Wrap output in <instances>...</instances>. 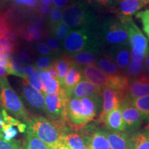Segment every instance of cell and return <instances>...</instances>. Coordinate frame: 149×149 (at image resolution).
<instances>
[{
	"mask_svg": "<svg viewBox=\"0 0 149 149\" xmlns=\"http://www.w3.org/2000/svg\"><path fill=\"white\" fill-rule=\"evenodd\" d=\"M64 54L72 56L80 52L103 54L106 46L102 42L100 29H72L62 42Z\"/></svg>",
	"mask_w": 149,
	"mask_h": 149,
	"instance_id": "cell-1",
	"label": "cell"
},
{
	"mask_svg": "<svg viewBox=\"0 0 149 149\" xmlns=\"http://www.w3.org/2000/svg\"><path fill=\"white\" fill-rule=\"evenodd\" d=\"M66 124L42 116L33 117L26 122V130L49 146L60 148L64 145V135L68 131Z\"/></svg>",
	"mask_w": 149,
	"mask_h": 149,
	"instance_id": "cell-2",
	"label": "cell"
},
{
	"mask_svg": "<svg viewBox=\"0 0 149 149\" xmlns=\"http://www.w3.org/2000/svg\"><path fill=\"white\" fill-rule=\"evenodd\" d=\"M63 22L70 29H100L101 21L88 1L79 0L63 10Z\"/></svg>",
	"mask_w": 149,
	"mask_h": 149,
	"instance_id": "cell-3",
	"label": "cell"
},
{
	"mask_svg": "<svg viewBox=\"0 0 149 149\" xmlns=\"http://www.w3.org/2000/svg\"><path fill=\"white\" fill-rule=\"evenodd\" d=\"M0 102L3 109L19 120L27 122L31 118L21 98L9 84L6 77L0 79Z\"/></svg>",
	"mask_w": 149,
	"mask_h": 149,
	"instance_id": "cell-4",
	"label": "cell"
},
{
	"mask_svg": "<svg viewBox=\"0 0 149 149\" xmlns=\"http://www.w3.org/2000/svg\"><path fill=\"white\" fill-rule=\"evenodd\" d=\"M120 20L127 32L132 60L144 61L149 54L148 39L144 36L132 18L121 19Z\"/></svg>",
	"mask_w": 149,
	"mask_h": 149,
	"instance_id": "cell-5",
	"label": "cell"
},
{
	"mask_svg": "<svg viewBox=\"0 0 149 149\" xmlns=\"http://www.w3.org/2000/svg\"><path fill=\"white\" fill-rule=\"evenodd\" d=\"M100 34L106 47L129 44L126 29L119 19L113 17L107 16L102 20Z\"/></svg>",
	"mask_w": 149,
	"mask_h": 149,
	"instance_id": "cell-6",
	"label": "cell"
},
{
	"mask_svg": "<svg viewBox=\"0 0 149 149\" xmlns=\"http://www.w3.org/2000/svg\"><path fill=\"white\" fill-rule=\"evenodd\" d=\"M46 19L38 15L37 17L24 22L15 29L19 38L28 43H35L45 39L49 31L45 29Z\"/></svg>",
	"mask_w": 149,
	"mask_h": 149,
	"instance_id": "cell-7",
	"label": "cell"
},
{
	"mask_svg": "<svg viewBox=\"0 0 149 149\" xmlns=\"http://www.w3.org/2000/svg\"><path fill=\"white\" fill-rule=\"evenodd\" d=\"M46 104L45 114L50 120L58 122L67 123L66 105L68 99L64 88L60 93L55 94H44Z\"/></svg>",
	"mask_w": 149,
	"mask_h": 149,
	"instance_id": "cell-8",
	"label": "cell"
},
{
	"mask_svg": "<svg viewBox=\"0 0 149 149\" xmlns=\"http://www.w3.org/2000/svg\"><path fill=\"white\" fill-rule=\"evenodd\" d=\"M123 119L126 124V130L128 133L137 132L143 122L142 115L128 99H125L120 106Z\"/></svg>",
	"mask_w": 149,
	"mask_h": 149,
	"instance_id": "cell-9",
	"label": "cell"
},
{
	"mask_svg": "<svg viewBox=\"0 0 149 149\" xmlns=\"http://www.w3.org/2000/svg\"><path fill=\"white\" fill-rule=\"evenodd\" d=\"M66 116L67 123L76 129L88 124L84 115L81 100L79 98L69 97L66 102Z\"/></svg>",
	"mask_w": 149,
	"mask_h": 149,
	"instance_id": "cell-10",
	"label": "cell"
},
{
	"mask_svg": "<svg viewBox=\"0 0 149 149\" xmlns=\"http://www.w3.org/2000/svg\"><path fill=\"white\" fill-rule=\"evenodd\" d=\"M21 94L28 105L34 111L38 113H45L46 104L44 95L28 82L26 79L22 81Z\"/></svg>",
	"mask_w": 149,
	"mask_h": 149,
	"instance_id": "cell-11",
	"label": "cell"
},
{
	"mask_svg": "<svg viewBox=\"0 0 149 149\" xmlns=\"http://www.w3.org/2000/svg\"><path fill=\"white\" fill-rule=\"evenodd\" d=\"M124 100L122 95L118 91L109 88L102 89V107L98 122L104 123L107 115L113 110L120 108Z\"/></svg>",
	"mask_w": 149,
	"mask_h": 149,
	"instance_id": "cell-12",
	"label": "cell"
},
{
	"mask_svg": "<svg viewBox=\"0 0 149 149\" xmlns=\"http://www.w3.org/2000/svg\"><path fill=\"white\" fill-rule=\"evenodd\" d=\"M131 51L129 44L107 46L103 55L113 61L123 72L129 64L131 57Z\"/></svg>",
	"mask_w": 149,
	"mask_h": 149,
	"instance_id": "cell-13",
	"label": "cell"
},
{
	"mask_svg": "<svg viewBox=\"0 0 149 149\" xmlns=\"http://www.w3.org/2000/svg\"><path fill=\"white\" fill-rule=\"evenodd\" d=\"M146 3L143 0H117L110 11L116 14L119 19L132 18Z\"/></svg>",
	"mask_w": 149,
	"mask_h": 149,
	"instance_id": "cell-14",
	"label": "cell"
},
{
	"mask_svg": "<svg viewBox=\"0 0 149 149\" xmlns=\"http://www.w3.org/2000/svg\"><path fill=\"white\" fill-rule=\"evenodd\" d=\"M146 95H149V74L147 72L130 80L126 99L132 102Z\"/></svg>",
	"mask_w": 149,
	"mask_h": 149,
	"instance_id": "cell-15",
	"label": "cell"
},
{
	"mask_svg": "<svg viewBox=\"0 0 149 149\" xmlns=\"http://www.w3.org/2000/svg\"><path fill=\"white\" fill-rule=\"evenodd\" d=\"M39 77L42 81L43 91L44 94H55L60 93L62 90L58 79L57 77L55 70L53 66L49 70L40 71Z\"/></svg>",
	"mask_w": 149,
	"mask_h": 149,
	"instance_id": "cell-16",
	"label": "cell"
},
{
	"mask_svg": "<svg viewBox=\"0 0 149 149\" xmlns=\"http://www.w3.org/2000/svg\"><path fill=\"white\" fill-rule=\"evenodd\" d=\"M81 73L84 78L97 86L102 89L108 87L111 76L104 73L95 65L84 67L81 68Z\"/></svg>",
	"mask_w": 149,
	"mask_h": 149,
	"instance_id": "cell-17",
	"label": "cell"
},
{
	"mask_svg": "<svg viewBox=\"0 0 149 149\" xmlns=\"http://www.w3.org/2000/svg\"><path fill=\"white\" fill-rule=\"evenodd\" d=\"M102 94V88L93 84L85 78H82L72 91L70 97L81 99L101 95Z\"/></svg>",
	"mask_w": 149,
	"mask_h": 149,
	"instance_id": "cell-18",
	"label": "cell"
},
{
	"mask_svg": "<svg viewBox=\"0 0 149 149\" xmlns=\"http://www.w3.org/2000/svg\"><path fill=\"white\" fill-rule=\"evenodd\" d=\"M84 138L89 149H111L106 130L95 128Z\"/></svg>",
	"mask_w": 149,
	"mask_h": 149,
	"instance_id": "cell-19",
	"label": "cell"
},
{
	"mask_svg": "<svg viewBox=\"0 0 149 149\" xmlns=\"http://www.w3.org/2000/svg\"><path fill=\"white\" fill-rule=\"evenodd\" d=\"M83 112L87 122H90L95 117L102 107V94L101 95L81 98Z\"/></svg>",
	"mask_w": 149,
	"mask_h": 149,
	"instance_id": "cell-20",
	"label": "cell"
},
{
	"mask_svg": "<svg viewBox=\"0 0 149 149\" xmlns=\"http://www.w3.org/2000/svg\"><path fill=\"white\" fill-rule=\"evenodd\" d=\"M111 149H130L131 137L127 132L106 130Z\"/></svg>",
	"mask_w": 149,
	"mask_h": 149,
	"instance_id": "cell-21",
	"label": "cell"
},
{
	"mask_svg": "<svg viewBox=\"0 0 149 149\" xmlns=\"http://www.w3.org/2000/svg\"><path fill=\"white\" fill-rule=\"evenodd\" d=\"M104 124L109 131L123 132L126 130V124L123 119L120 107L112 111L106 117Z\"/></svg>",
	"mask_w": 149,
	"mask_h": 149,
	"instance_id": "cell-22",
	"label": "cell"
},
{
	"mask_svg": "<svg viewBox=\"0 0 149 149\" xmlns=\"http://www.w3.org/2000/svg\"><path fill=\"white\" fill-rule=\"evenodd\" d=\"M82 78L81 68L72 63L65 77L64 87H63L68 97H70V94L74 86L79 82Z\"/></svg>",
	"mask_w": 149,
	"mask_h": 149,
	"instance_id": "cell-23",
	"label": "cell"
},
{
	"mask_svg": "<svg viewBox=\"0 0 149 149\" xmlns=\"http://www.w3.org/2000/svg\"><path fill=\"white\" fill-rule=\"evenodd\" d=\"M72 64V62L70 57L66 54H64L61 57H57L54 61L53 66L55 70L57 77L62 88L64 87L65 77Z\"/></svg>",
	"mask_w": 149,
	"mask_h": 149,
	"instance_id": "cell-24",
	"label": "cell"
},
{
	"mask_svg": "<svg viewBox=\"0 0 149 149\" xmlns=\"http://www.w3.org/2000/svg\"><path fill=\"white\" fill-rule=\"evenodd\" d=\"M102 55L95 52H80L70 57L74 64L82 68L85 66L95 65L99 57Z\"/></svg>",
	"mask_w": 149,
	"mask_h": 149,
	"instance_id": "cell-25",
	"label": "cell"
},
{
	"mask_svg": "<svg viewBox=\"0 0 149 149\" xmlns=\"http://www.w3.org/2000/svg\"><path fill=\"white\" fill-rule=\"evenodd\" d=\"M131 148L149 149V126L143 129L137 130L130 135Z\"/></svg>",
	"mask_w": 149,
	"mask_h": 149,
	"instance_id": "cell-26",
	"label": "cell"
},
{
	"mask_svg": "<svg viewBox=\"0 0 149 149\" xmlns=\"http://www.w3.org/2000/svg\"><path fill=\"white\" fill-rule=\"evenodd\" d=\"M95 66H96L104 73L110 76L119 75L124 73L113 61H111L103 54L99 57Z\"/></svg>",
	"mask_w": 149,
	"mask_h": 149,
	"instance_id": "cell-27",
	"label": "cell"
},
{
	"mask_svg": "<svg viewBox=\"0 0 149 149\" xmlns=\"http://www.w3.org/2000/svg\"><path fill=\"white\" fill-rule=\"evenodd\" d=\"M64 145L68 149H88L82 136L75 133H67L64 135Z\"/></svg>",
	"mask_w": 149,
	"mask_h": 149,
	"instance_id": "cell-28",
	"label": "cell"
},
{
	"mask_svg": "<svg viewBox=\"0 0 149 149\" xmlns=\"http://www.w3.org/2000/svg\"><path fill=\"white\" fill-rule=\"evenodd\" d=\"M6 53L8 55L9 57V64L6 68L8 70V74H13V75L22 77L23 79H26V76L24 73V65L17 57L15 52L13 51Z\"/></svg>",
	"mask_w": 149,
	"mask_h": 149,
	"instance_id": "cell-29",
	"label": "cell"
},
{
	"mask_svg": "<svg viewBox=\"0 0 149 149\" xmlns=\"http://www.w3.org/2000/svg\"><path fill=\"white\" fill-rule=\"evenodd\" d=\"M51 146L33 135L27 131L26 133L24 142L21 146V149H50Z\"/></svg>",
	"mask_w": 149,
	"mask_h": 149,
	"instance_id": "cell-30",
	"label": "cell"
},
{
	"mask_svg": "<svg viewBox=\"0 0 149 149\" xmlns=\"http://www.w3.org/2000/svg\"><path fill=\"white\" fill-rule=\"evenodd\" d=\"M144 72H146L144 60L141 61L130 60L124 73L129 80H131Z\"/></svg>",
	"mask_w": 149,
	"mask_h": 149,
	"instance_id": "cell-31",
	"label": "cell"
},
{
	"mask_svg": "<svg viewBox=\"0 0 149 149\" xmlns=\"http://www.w3.org/2000/svg\"><path fill=\"white\" fill-rule=\"evenodd\" d=\"M131 103L140 112L143 120L146 121L149 126V95L135 99Z\"/></svg>",
	"mask_w": 149,
	"mask_h": 149,
	"instance_id": "cell-32",
	"label": "cell"
},
{
	"mask_svg": "<svg viewBox=\"0 0 149 149\" xmlns=\"http://www.w3.org/2000/svg\"><path fill=\"white\" fill-rule=\"evenodd\" d=\"M15 55L23 64L31 65L34 62V53L33 51L28 47H22L18 46L15 50Z\"/></svg>",
	"mask_w": 149,
	"mask_h": 149,
	"instance_id": "cell-33",
	"label": "cell"
},
{
	"mask_svg": "<svg viewBox=\"0 0 149 149\" xmlns=\"http://www.w3.org/2000/svg\"><path fill=\"white\" fill-rule=\"evenodd\" d=\"M70 32V27L64 22L61 21L57 25L49 30V34L58 40H61L66 37Z\"/></svg>",
	"mask_w": 149,
	"mask_h": 149,
	"instance_id": "cell-34",
	"label": "cell"
},
{
	"mask_svg": "<svg viewBox=\"0 0 149 149\" xmlns=\"http://www.w3.org/2000/svg\"><path fill=\"white\" fill-rule=\"evenodd\" d=\"M44 43L48 47L51 48V50L53 52L54 55L56 57H59L64 54V48L63 44L60 41L53 37V36L46 37L44 39Z\"/></svg>",
	"mask_w": 149,
	"mask_h": 149,
	"instance_id": "cell-35",
	"label": "cell"
},
{
	"mask_svg": "<svg viewBox=\"0 0 149 149\" xmlns=\"http://www.w3.org/2000/svg\"><path fill=\"white\" fill-rule=\"evenodd\" d=\"M61 21H63V10L53 6L51 14L48 16L46 23L48 31Z\"/></svg>",
	"mask_w": 149,
	"mask_h": 149,
	"instance_id": "cell-36",
	"label": "cell"
},
{
	"mask_svg": "<svg viewBox=\"0 0 149 149\" xmlns=\"http://www.w3.org/2000/svg\"><path fill=\"white\" fill-rule=\"evenodd\" d=\"M56 57L51 56H41L37 59L35 66L39 70H48L53 66Z\"/></svg>",
	"mask_w": 149,
	"mask_h": 149,
	"instance_id": "cell-37",
	"label": "cell"
},
{
	"mask_svg": "<svg viewBox=\"0 0 149 149\" xmlns=\"http://www.w3.org/2000/svg\"><path fill=\"white\" fill-rule=\"evenodd\" d=\"M18 128L16 126L3 123L2 127V134L6 140L10 141L14 139L18 134Z\"/></svg>",
	"mask_w": 149,
	"mask_h": 149,
	"instance_id": "cell-38",
	"label": "cell"
},
{
	"mask_svg": "<svg viewBox=\"0 0 149 149\" xmlns=\"http://www.w3.org/2000/svg\"><path fill=\"white\" fill-rule=\"evenodd\" d=\"M135 16L137 19H140L143 26V30L149 40V9L138 12Z\"/></svg>",
	"mask_w": 149,
	"mask_h": 149,
	"instance_id": "cell-39",
	"label": "cell"
},
{
	"mask_svg": "<svg viewBox=\"0 0 149 149\" xmlns=\"http://www.w3.org/2000/svg\"><path fill=\"white\" fill-rule=\"evenodd\" d=\"M21 143L19 141L13 139L7 141L3 138L2 133H0V149H21Z\"/></svg>",
	"mask_w": 149,
	"mask_h": 149,
	"instance_id": "cell-40",
	"label": "cell"
},
{
	"mask_svg": "<svg viewBox=\"0 0 149 149\" xmlns=\"http://www.w3.org/2000/svg\"><path fill=\"white\" fill-rule=\"evenodd\" d=\"M0 46L2 47L3 51L5 53H10V52H15L16 48L18 47L15 44L13 43L8 39L0 33Z\"/></svg>",
	"mask_w": 149,
	"mask_h": 149,
	"instance_id": "cell-41",
	"label": "cell"
},
{
	"mask_svg": "<svg viewBox=\"0 0 149 149\" xmlns=\"http://www.w3.org/2000/svg\"><path fill=\"white\" fill-rule=\"evenodd\" d=\"M39 74H40V72H37V73H35L30 76H28L26 78V79L27 80L28 82L32 86L33 88H35L36 90L40 91V92L44 94L42 84L40 79V77H39Z\"/></svg>",
	"mask_w": 149,
	"mask_h": 149,
	"instance_id": "cell-42",
	"label": "cell"
},
{
	"mask_svg": "<svg viewBox=\"0 0 149 149\" xmlns=\"http://www.w3.org/2000/svg\"><path fill=\"white\" fill-rule=\"evenodd\" d=\"M35 49L37 53L43 56H51V57H56L54 55L53 52L51 51V48L46 45L44 42H39L35 44ZM57 58V57H56Z\"/></svg>",
	"mask_w": 149,
	"mask_h": 149,
	"instance_id": "cell-43",
	"label": "cell"
},
{
	"mask_svg": "<svg viewBox=\"0 0 149 149\" xmlns=\"http://www.w3.org/2000/svg\"><path fill=\"white\" fill-rule=\"evenodd\" d=\"M91 4H94L97 7L103 8L111 9L114 6L117 0H88Z\"/></svg>",
	"mask_w": 149,
	"mask_h": 149,
	"instance_id": "cell-44",
	"label": "cell"
},
{
	"mask_svg": "<svg viewBox=\"0 0 149 149\" xmlns=\"http://www.w3.org/2000/svg\"><path fill=\"white\" fill-rule=\"evenodd\" d=\"M12 1L15 5L23 6L27 7L29 9H33V10L36 9L39 3H40V0H12Z\"/></svg>",
	"mask_w": 149,
	"mask_h": 149,
	"instance_id": "cell-45",
	"label": "cell"
},
{
	"mask_svg": "<svg viewBox=\"0 0 149 149\" xmlns=\"http://www.w3.org/2000/svg\"><path fill=\"white\" fill-rule=\"evenodd\" d=\"M52 8H53V6H47L40 3L38 6L35 9V11L40 16H42L45 19H48V16L51 14Z\"/></svg>",
	"mask_w": 149,
	"mask_h": 149,
	"instance_id": "cell-46",
	"label": "cell"
},
{
	"mask_svg": "<svg viewBox=\"0 0 149 149\" xmlns=\"http://www.w3.org/2000/svg\"><path fill=\"white\" fill-rule=\"evenodd\" d=\"M77 1H79V0H52V3H53V6L64 10Z\"/></svg>",
	"mask_w": 149,
	"mask_h": 149,
	"instance_id": "cell-47",
	"label": "cell"
},
{
	"mask_svg": "<svg viewBox=\"0 0 149 149\" xmlns=\"http://www.w3.org/2000/svg\"><path fill=\"white\" fill-rule=\"evenodd\" d=\"M24 73H25L26 76L28 77V76L31 75V74L37 73V72H40V71L35 67V65H26V66H24Z\"/></svg>",
	"mask_w": 149,
	"mask_h": 149,
	"instance_id": "cell-48",
	"label": "cell"
},
{
	"mask_svg": "<svg viewBox=\"0 0 149 149\" xmlns=\"http://www.w3.org/2000/svg\"><path fill=\"white\" fill-rule=\"evenodd\" d=\"M9 64V57L6 53L0 54V66L7 68Z\"/></svg>",
	"mask_w": 149,
	"mask_h": 149,
	"instance_id": "cell-49",
	"label": "cell"
},
{
	"mask_svg": "<svg viewBox=\"0 0 149 149\" xmlns=\"http://www.w3.org/2000/svg\"><path fill=\"white\" fill-rule=\"evenodd\" d=\"M7 74H8V72L6 68L5 67L0 66V79L6 77V76Z\"/></svg>",
	"mask_w": 149,
	"mask_h": 149,
	"instance_id": "cell-50",
	"label": "cell"
},
{
	"mask_svg": "<svg viewBox=\"0 0 149 149\" xmlns=\"http://www.w3.org/2000/svg\"><path fill=\"white\" fill-rule=\"evenodd\" d=\"M144 61H145V66H146V72L149 74V54L147 55L146 59H144Z\"/></svg>",
	"mask_w": 149,
	"mask_h": 149,
	"instance_id": "cell-51",
	"label": "cell"
},
{
	"mask_svg": "<svg viewBox=\"0 0 149 149\" xmlns=\"http://www.w3.org/2000/svg\"><path fill=\"white\" fill-rule=\"evenodd\" d=\"M40 3L47 6H53L52 0H40Z\"/></svg>",
	"mask_w": 149,
	"mask_h": 149,
	"instance_id": "cell-52",
	"label": "cell"
},
{
	"mask_svg": "<svg viewBox=\"0 0 149 149\" xmlns=\"http://www.w3.org/2000/svg\"><path fill=\"white\" fill-rule=\"evenodd\" d=\"M3 124V121L1 115H0V133H2V127Z\"/></svg>",
	"mask_w": 149,
	"mask_h": 149,
	"instance_id": "cell-53",
	"label": "cell"
},
{
	"mask_svg": "<svg viewBox=\"0 0 149 149\" xmlns=\"http://www.w3.org/2000/svg\"><path fill=\"white\" fill-rule=\"evenodd\" d=\"M4 3L3 2H1V1H0V15L3 13V9H4Z\"/></svg>",
	"mask_w": 149,
	"mask_h": 149,
	"instance_id": "cell-54",
	"label": "cell"
},
{
	"mask_svg": "<svg viewBox=\"0 0 149 149\" xmlns=\"http://www.w3.org/2000/svg\"><path fill=\"white\" fill-rule=\"evenodd\" d=\"M4 53V51H3V49L2 48V47H1V46H0V54Z\"/></svg>",
	"mask_w": 149,
	"mask_h": 149,
	"instance_id": "cell-55",
	"label": "cell"
},
{
	"mask_svg": "<svg viewBox=\"0 0 149 149\" xmlns=\"http://www.w3.org/2000/svg\"><path fill=\"white\" fill-rule=\"evenodd\" d=\"M60 149H68V148H67L66 146H65L64 145H63V146H61L60 147Z\"/></svg>",
	"mask_w": 149,
	"mask_h": 149,
	"instance_id": "cell-56",
	"label": "cell"
},
{
	"mask_svg": "<svg viewBox=\"0 0 149 149\" xmlns=\"http://www.w3.org/2000/svg\"><path fill=\"white\" fill-rule=\"evenodd\" d=\"M50 149H60V148H58V147H51Z\"/></svg>",
	"mask_w": 149,
	"mask_h": 149,
	"instance_id": "cell-57",
	"label": "cell"
},
{
	"mask_svg": "<svg viewBox=\"0 0 149 149\" xmlns=\"http://www.w3.org/2000/svg\"><path fill=\"white\" fill-rule=\"evenodd\" d=\"M8 1H10V0H0V1H1V2H3V3H6Z\"/></svg>",
	"mask_w": 149,
	"mask_h": 149,
	"instance_id": "cell-58",
	"label": "cell"
},
{
	"mask_svg": "<svg viewBox=\"0 0 149 149\" xmlns=\"http://www.w3.org/2000/svg\"><path fill=\"white\" fill-rule=\"evenodd\" d=\"M143 1H146V3H148V2H149V0H143Z\"/></svg>",
	"mask_w": 149,
	"mask_h": 149,
	"instance_id": "cell-59",
	"label": "cell"
},
{
	"mask_svg": "<svg viewBox=\"0 0 149 149\" xmlns=\"http://www.w3.org/2000/svg\"><path fill=\"white\" fill-rule=\"evenodd\" d=\"M10 1H12V0H10Z\"/></svg>",
	"mask_w": 149,
	"mask_h": 149,
	"instance_id": "cell-60",
	"label": "cell"
},
{
	"mask_svg": "<svg viewBox=\"0 0 149 149\" xmlns=\"http://www.w3.org/2000/svg\"><path fill=\"white\" fill-rule=\"evenodd\" d=\"M88 149H89V148H88Z\"/></svg>",
	"mask_w": 149,
	"mask_h": 149,
	"instance_id": "cell-61",
	"label": "cell"
}]
</instances>
